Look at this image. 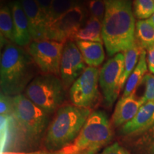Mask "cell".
<instances>
[{
    "label": "cell",
    "mask_w": 154,
    "mask_h": 154,
    "mask_svg": "<svg viewBox=\"0 0 154 154\" xmlns=\"http://www.w3.org/2000/svg\"><path fill=\"white\" fill-rule=\"evenodd\" d=\"M101 36L108 55L130 49L136 43L135 19L131 0H103Z\"/></svg>",
    "instance_id": "obj_1"
},
{
    "label": "cell",
    "mask_w": 154,
    "mask_h": 154,
    "mask_svg": "<svg viewBox=\"0 0 154 154\" xmlns=\"http://www.w3.org/2000/svg\"><path fill=\"white\" fill-rule=\"evenodd\" d=\"M34 65L28 51L15 44H6L0 61L1 94L9 96L21 94L30 84Z\"/></svg>",
    "instance_id": "obj_2"
},
{
    "label": "cell",
    "mask_w": 154,
    "mask_h": 154,
    "mask_svg": "<svg viewBox=\"0 0 154 154\" xmlns=\"http://www.w3.org/2000/svg\"><path fill=\"white\" fill-rule=\"evenodd\" d=\"M91 114L90 109L67 104L58 109L44 138L47 151H57L72 145Z\"/></svg>",
    "instance_id": "obj_3"
},
{
    "label": "cell",
    "mask_w": 154,
    "mask_h": 154,
    "mask_svg": "<svg viewBox=\"0 0 154 154\" xmlns=\"http://www.w3.org/2000/svg\"><path fill=\"white\" fill-rule=\"evenodd\" d=\"M9 137L17 135L24 143L35 145L48 128L49 114L23 94L15 96Z\"/></svg>",
    "instance_id": "obj_4"
},
{
    "label": "cell",
    "mask_w": 154,
    "mask_h": 154,
    "mask_svg": "<svg viewBox=\"0 0 154 154\" xmlns=\"http://www.w3.org/2000/svg\"><path fill=\"white\" fill-rule=\"evenodd\" d=\"M113 132L103 111L91 113L72 144L80 154H95L112 139Z\"/></svg>",
    "instance_id": "obj_5"
},
{
    "label": "cell",
    "mask_w": 154,
    "mask_h": 154,
    "mask_svg": "<svg viewBox=\"0 0 154 154\" xmlns=\"http://www.w3.org/2000/svg\"><path fill=\"white\" fill-rule=\"evenodd\" d=\"M63 83L53 74L35 77L25 89V95L40 109L51 114L59 109L65 96Z\"/></svg>",
    "instance_id": "obj_6"
},
{
    "label": "cell",
    "mask_w": 154,
    "mask_h": 154,
    "mask_svg": "<svg viewBox=\"0 0 154 154\" xmlns=\"http://www.w3.org/2000/svg\"><path fill=\"white\" fill-rule=\"evenodd\" d=\"M64 44L51 40L32 41L27 51L43 74L60 76V63Z\"/></svg>",
    "instance_id": "obj_7"
},
{
    "label": "cell",
    "mask_w": 154,
    "mask_h": 154,
    "mask_svg": "<svg viewBox=\"0 0 154 154\" xmlns=\"http://www.w3.org/2000/svg\"><path fill=\"white\" fill-rule=\"evenodd\" d=\"M99 72L97 67L88 66L74 82L69 91L72 104L89 109L99 98Z\"/></svg>",
    "instance_id": "obj_8"
},
{
    "label": "cell",
    "mask_w": 154,
    "mask_h": 154,
    "mask_svg": "<svg viewBox=\"0 0 154 154\" xmlns=\"http://www.w3.org/2000/svg\"><path fill=\"white\" fill-rule=\"evenodd\" d=\"M124 64V54L118 53L109 59L99 72V85L107 106L113 104L121 90L120 81Z\"/></svg>",
    "instance_id": "obj_9"
},
{
    "label": "cell",
    "mask_w": 154,
    "mask_h": 154,
    "mask_svg": "<svg viewBox=\"0 0 154 154\" xmlns=\"http://www.w3.org/2000/svg\"><path fill=\"white\" fill-rule=\"evenodd\" d=\"M84 17V9L76 5L68 12L48 25L47 39L65 44L82 26Z\"/></svg>",
    "instance_id": "obj_10"
},
{
    "label": "cell",
    "mask_w": 154,
    "mask_h": 154,
    "mask_svg": "<svg viewBox=\"0 0 154 154\" xmlns=\"http://www.w3.org/2000/svg\"><path fill=\"white\" fill-rule=\"evenodd\" d=\"M86 68V63L76 44L72 41L66 42L60 63L61 80L64 88L72 86Z\"/></svg>",
    "instance_id": "obj_11"
},
{
    "label": "cell",
    "mask_w": 154,
    "mask_h": 154,
    "mask_svg": "<svg viewBox=\"0 0 154 154\" xmlns=\"http://www.w3.org/2000/svg\"><path fill=\"white\" fill-rule=\"evenodd\" d=\"M27 17L32 41L47 40L48 21L36 0H19Z\"/></svg>",
    "instance_id": "obj_12"
},
{
    "label": "cell",
    "mask_w": 154,
    "mask_h": 154,
    "mask_svg": "<svg viewBox=\"0 0 154 154\" xmlns=\"http://www.w3.org/2000/svg\"><path fill=\"white\" fill-rule=\"evenodd\" d=\"M154 125V101H148L140 108L134 118L121 128L123 135H133L146 131Z\"/></svg>",
    "instance_id": "obj_13"
},
{
    "label": "cell",
    "mask_w": 154,
    "mask_h": 154,
    "mask_svg": "<svg viewBox=\"0 0 154 154\" xmlns=\"http://www.w3.org/2000/svg\"><path fill=\"white\" fill-rule=\"evenodd\" d=\"M143 101L134 94L128 96H122L117 102L112 116V122L114 126H124L134 118Z\"/></svg>",
    "instance_id": "obj_14"
},
{
    "label": "cell",
    "mask_w": 154,
    "mask_h": 154,
    "mask_svg": "<svg viewBox=\"0 0 154 154\" xmlns=\"http://www.w3.org/2000/svg\"><path fill=\"white\" fill-rule=\"evenodd\" d=\"M14 27L15 44L23 47L29 45L32 42V36L30 34L29 26L27 17L19 0L12 2L9 5Z\"/></svg>",
    "instance_id": "obj_15"
},
{
    "label": "cell",
    "mask_w": 154,
    "mask_h": 154,
    "mask_svg": "<svg viewBox=\"0 0 154 154\" xmlns=\"http://www.w3.org/2000/svg\"><path fill=\"white\" fill-rule=\"evenodd\" d=\"M76 46L82 53L83 59L88 66H100L105 59L103 43L94 42L77 41Z\"/></svg>",
    "instance_id": "obj_16"
},
{
    "label": "cell",
    "mask_w": 154,
    "mask_h": 154,
    "mask_svg": "<svg viewBox=\"0 0 154 154\" xmlns=\"http://www.w3.org/2000/svg\"><path fill=\"white\" fill-rule=\"evenodd\" d=\"M102 22L94 17L86 21L84 27H81L70 41H86L103 43L101 36Z\"/></svg>",
    "instance_id": "obj_17"
},
{
    "label": "cell",
    "mask_w": 154,
    "mask_h": 154,
    "mask_svg": "<svg viewBox=\"0 0 154 154\" xmlns=\"http://www.w3.org/2000/svg\"><path fill=\"white\" fill-rule=\"evenodd\" d=\"M147 68L148 63L147 59H146V51L143 50L140 54L137 65L135 67L125 84L123 96L126 97L134 93L136 88L139 86L140 83L141 82L143 76L147 72Z\"/></svg>",
    "instance_id": "obj_18"
},
{
    "label": "cell",
    "mask_w": 154,
    "mask_h": 154,
    "mask_svg": "<svg viewBox=\"0 0 154 154\" xmlns=\"http://www.w3.org/2000/svg\"><path fill=\"white\" fill-rule=\"evenodd\" d=\"M0 32H1V48L10 43L15 44L14 27L10 7L4 5L0 10Z\"/></svg>",
    "instance_id": "obj_19"
},
{
    "label": "cell",
    "mask_w": 154,
    "mask_h": 154,
    "mask_svg": "<svg viewBox=\"0 0 154 154\" xmlns=\"http://www.w3.org/2000/svg\"><path fill=\"white\" fill-rule=\"evenodd\" d=\"M136 43L143 50H149L154 46V25L149 19L139 20L136 24Z\"/></svg>",
    "instance_id": "obj_20"
},
{
    "label": "cell",
    "mask_w": 154,
    "mask_h": 154,
    "mask_svg": "<svg viewBox=\"0 0 154 154\" xmlns=\"http://www.w3.org/2000/svg\"><path fill=\"white\" fill-rule=\"evenodd\" d=\"M142 51H143V50L140 49L137 44L135 43L134 45L130 49L126 50L124 52V71H123L122 76H121L120 81V86L121 89L124 88L128 77L137 65Z\"/></svg>",
    "instance_id": "obj_21"
},
{
    "label": "cell",
    "mask_w": 154,
    "mask_h": 154,
    "mask_svg": "<svg viewBox=\"0 0 154 154\" xmlns=\"http://www.w3.org/2000/svg\"><path fill=\"white\" fill-rule=\"evenodd\" d=\"M76 5H78L76 0H52L47 15L48 25L60 18Z\"/></svg>",
    "instance_id": "obj_22"
},
{
    "label": "cell",
    "mask_w": 154,
    "mask_h": 154,
    "mask_svg": "<svg viewBox=\"0 0 154 154\" xmlns=\"http://www.w3.org/2000/svg\"><path fill=\"white\" fill-rule=\"evenodd\" d=\"M134 14L140 20L149 19L154 14V0H134Z\"/></svg>",
    "instance_id": "obj_23"
},
{
    "label": "cell",
    "mask_w": 154,
    "mask_h": 154,
    "mask_svg": "<svg viewBox=\"0 0 154 154\" xmlns=\"http://www.w3.org/2000/svg\"><path fill=\"white\" fill-rule=\"evenodd\" d=\"M140 84L144 86L143 96L140 97L143 103L154 101V74L146 73Z\"/></svg>",
    "instance_id": "obj_24"
},
{
    "label": "cell",
    "mask_w": 154,
    "mask_h": 154,
    "mask_svg": "<svg viewBox=\"0 0 154 154\" xmlns=\"http://www.w3.org/2000/svg\"><path fill=\"white\" fill-rule=\"evenodd\" d=\"M86 6L91 17L102 22L105 14V3L103 0H86Z\"/></svg>",
    "instance_id": "obj_25"
},
{
    "label": "cell",
    "mask_w": 154,
    "mask_h": 154,
    "mask_svg": "<svg viewBox=\"0 0 154 154\" xmlns=\"http://www.w3.org/2000/svg\"><path fill=\"white\" fill-rule=\"evenodd\" d=\"M1 154H80L76 147L72 145L67 146L64 149L57 151H36L32 152H15V151H4Z\"/></svg>",
    "instance_id": "obj_26"
},
{
    "label": "cell",
    "mask_w": 154,
    "mask_h": 154,
    "mask_svg": "<svg viewBox=\"0 0 154 154\" xmlns=\"http://www.w3.org/2000/svg\"><path fill=\"white\" fill-rule=\"evenodd\" d=\"M11 96L1 94L0 113L1 115H12L14 110V101Z\"/></svg>",
    "instance_id": "obj_27"
},
{
    "label": "cell",
    "mask_w": 154,
    "mask_h": 154,
    "mask_svg": "<svg viewBox=\"0 0 154 154\" xmlns=\"http://www.w3.org/2000/svg\"><path fill=\"white\" fill-rule=\"evenodd\" d=\"M99 154H130L127 150L118 143L108 146Z\"/></svg>",
    "instance_id": "obj_28"
},
{
    "label": "cell",
    "mask_w": 154,
    "mask_h": 154,
    "mask_svg": "<svg viewBox=\"0 0 154 154\" xmlns=\"http://www.w3.org/2000/svg\"><path fill=\"white\" fill-rule=\"evenodd\" d=\"M147 63L150 72H154V46L147 50Z\"/></svg>",
    "instance_id": "obj_29"
},
{
    "label": "cell",
    "mask_w": 154,
    "mask_h": 154,
    "mask_svg": "<svg viewBox=\"0 0 154 154\" xmlns=\"http://www.w3.org/2000/svg\"><path fill=\"white\" fill-rule=\"evenodd\" d=\"M36 1L38 3L40 8H41L42 10L43 11V12L47 17L50 7H51V2H52V0H36Z\"/></svg>",
    "instance_id": "obj_30"
},
{
    "label": "cell",
    "mask_w": 154,
    "mask_h": 154,
    "mask_svg": "<svg viewBox=\"0 0 154 154\" xmlns=\"http://www.w3.org/2000/svg\"><path fill=\"white\" fill-rule=\"evenodd\" d=\"M149 19V21L150 22H151L152 24L154 25V14L152 15V16L150 17L149 19Z\"/></svg>",
    "instance_id": "obj_31"
},
{
    "label": "cell",
    "mask_w": 154,
    "mask_h": 154,
    "mask_svg": "<svg viewBox=\"0 0 154 154\" xmlns=\"http://www.w3.org/2000/svg\"><path fill=\"white\" fill-rule=\"evenodd\" d=\"M150 153L151 154H154V143L152 144L151 148H150Z\"/></svg>",
    "instance_id": "obj_32"
},
{
    "label": "cell",
    "mask_w": 154,
    "mask_h": 154,
    "mask_svg": "<svg viewBox=\"0 0 154 154\" xmlns=\"http://www.w3.org/2000/svg\"><path fill=\"white\" fill-rule=\"evenodd\" d=\"M152 133H153V136L154 137V125L153 126V127H152Z\"/></svg>",
    "instance_id": "obj_33"
},
{
    "label": "cell",
    "mask_w": 154,
    "mask_h": 154,
    "mask_svg": "<svg viewBox=\"0 0 154 154\" xmlns=\"http://www.w3.org/2000/svg\"><path fill=\"white\" fill-rule=\"evenodd\" d=\"M153 74H154V72H153Z\"/></svg>",
    "instance_id": "obj_34"
}]
</instances>
